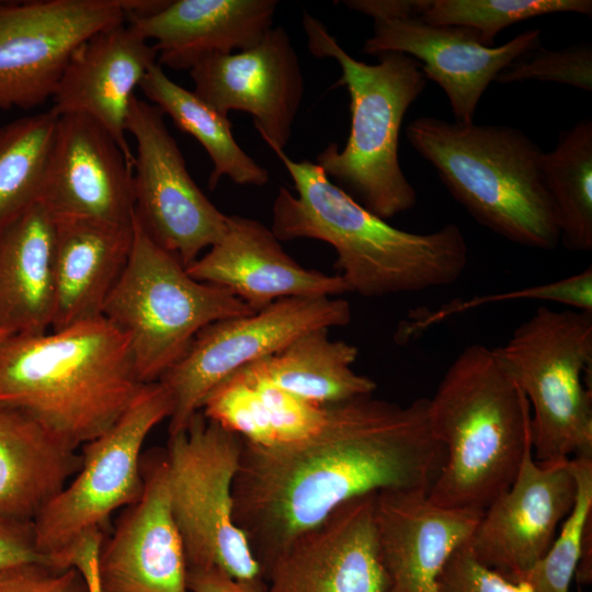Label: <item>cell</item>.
<instances>
[{"label":"cell","mask_w":592,"mask_h":592,"mask_svg":"<svg viewBox=\"0 0 592 592\" xmlns=\"http://www.w3.org/2000/svg\"><path fill=\"white\" fill-rule=\"evenodd\" d=\"M242 441L234 517L262 576L295 538L351 500L391 490L429 493L445 462L429 398L401 406L358 397L328 406L323 428L305 441Z\"/></svg>","instance_id":"obj_1"},{"label":"cell","mask_w":592,"mask_h":592,"mask_svg":"<svg viewBox=\"0 0 592 592\" xmlns=\"http://www.w3.org/2000/svg\"><path fill=\"white\" fill-rule=\"evenodd\" d=\"M271 149L296 191L280 187L273 234L280 241L308 238L330 244L349 292L369 298L420 292L451 285L465 272L469 252L457 225L426 234L396 228L331 182L317 163Z\"/></svg>","instance_id":"obj_2"},{"label":"cell","mask_w":592,"mask_h":592,"mask_svg":"<svg viewBox=\"0 0 592 592\" xmlns=\"http://www.w3.org/2000/svg\"><path fill=\"white\" fill-rule=\"evenodd\" d=\"M143 385L127 335L103 316L0 342V405L75 449L109 430Z\"/></svg>","instance_id":"obj_3"},{"label":"cell","mask_w":592,"mask_h":592,"mask_svg":"<svg viewBox=\"0 0 592 592\" xmlns=\"http://www.w3.org/2000/svg\"><path fill=\"white\" fill-rule=\"evenodd\" d=\"M445 462L428 498L482 513L515 479L531 441L530 403L496 349L466 346L429 399Z\"/></svg>","instance_id":"obj_4"},{"label":"cell","mask_w":592,"mask_h":592,"mask_svg":"<svg viewBox=\"0 0 592 592\" xmlns=\"http://www.w3.org/2000/svg\"><path fill=\"white\" fill-rule=\"evenodd\" d=\"M406 136L480 225L524 247L559 244V223L540 169L543 151L522 130L421 116Z\"/></svg>","instance_id":"obj_5"},{"label":"cell","mask_w":592,"mask_h":592,"mask_svg":"<svg viewBox=\"0 0 592 592\" xmlns=\"http://www.w3.org/2000/svg\"><path fill=\"white\" fill-rule=\"evenodd\" d=\"M309 52L332 58L341 69L338 86L350 95L351 129L345 146L330 143L317 164L366 209L389 219L414 207L417 193L399 163V132L409 106L425 88L421 65L396 52L369 65L349 55L325 24L304 11Z\"/></svg>","instance_id":"obj_6"},{"label":"cell","mask_w":592,"mask_h":592,"mask_svg":"<svg viewBox=\"0 0 592 592\" xmlns=\"http://www.w3.org/2000/svg\"><path fill=\"white\" fill-rule=\"evenodd\" d=\"M494 349L530 403L534 458L592 456V312L540 306Z\"/></svg>","instance_id":"obj_7"},{"label":"cell","mask_w":592,"mask_h":592,"mask_svg":"<svg viewBox=\"0 0 592 592\" xmlns=\"http://www.w3.org/2000/svg\"><path fill=\"white\" fill-rule=\"evenodd\" d=\"M133 244L102 316L125 333L138 379L155 383L218 320L249 315L230 291L196 281L133 217Z\"/></svg>","instance_id":"obj_8"},{"label":"cell","mask_w":592,"mask_h":592,"mask_svg":"<svg viewBox=\"0 0 592 592\" xmlns=\"http://www.w3.org/2000/svg\"><path fill=\"white\" fill-rule=\"evenodd\" d=\"M242 437L198 411L169 435L168 489L187 567H216L243 580L263 579L234 517L232 486Z\"/></svg>","instance_id":"obj_9"},{"label":"cell","mask_w":592,"mask_h":592,"mask_svg":"<svg viewBox=\"0 0 592 592\" xmlns=\"http://www.w3.org/2000/svg\"><path fill=\"white\" fill-rule=\"evenodd\" d=\"M173 401L159 382L143 385L119 419L81 446V467L33 520L38 551L55 562L83 534L104 531L112 514L141 496L143 445L170 418Z\"/></svg>","instance_id":"obj_10"},{"label":"cell","mask_w":592,"mask_h":592,"mask_svg":"<svg viewBox=\"0 0 592 592\" xmlns=\"http://www.w3.org/2000/svg\"><path fill=\"white\" fill-rule=\"evenodd\" d=\"M351 316L342 298L292 297L206 326L158 380L173 401L169 435L185 430L208 394L238 369L280 352L310 330L345 326Z\"/></svg>","instance_id":"obj_11"},{"label":"cell","mask_w":592,"mask_h":592,"mask_svg":"<svg viewBox=\"0 0 592 592\" xmlns=\"http://www.w3.org/2000/svg\"><path fill=\"white\" fill-rule=\"evenodd\" d=\"M143 0H0V110L52 99L75 50Z\"/></svg>","instance_id":"obj_12"},{"label":"cell","mask_w":592,"mask_h":592,"mask_svg":"<svg viewBox=\"0 0 592 592\" xmlns=\"http://www.w3.org/2000/svg\"><path fill=\"white\" fill-rule=\"evenodd\" d=\"M126 133L136 143L135 218L156 244L187 267L223 239L228 215L194 182L159 107L135 96Z\"/></svg>","instance_id":"obj_13"},{"label":"cell","mask_w":592,"mask_h":592,"mask_svg":"<svg viewBox=\"0 0 592 592\" xmlns=\"http://www.w3.org/2000/svg\"><path fill=\"white\" fill-rule=\"evenodd\" d=\"M569 462L543 464L526 449L515 479L466 542L477 561L512 581L545 555L576 501Z\"/></svg>","instance_id":"obj_14"},{"label":"cell","mask_w":592,"mask_h":592,"mask_svg":"<svg viewBox=\"0 0 592 592\" xmlns=\"http://www.w3.org/2000/svg\"><path fill=\"white\" fill-rule=\"evenodd\" d=\"M144 489L123 509L96 559L100 592H189L187 563L168 489L164 448L143 454Z\"/></svg>","instance_id":"obj_15"},{"label":"cell","mask_w":592,"mask_h":592,"mask_svg":"<svg viewBox=\"0 0 592 592\" xmlns=\"http://www.w3.org/2000/svg\"><path fill=\"white\" fill-rule=\"evenodd\" d=\"M194 92L218 113H249L270 148L284 150L304 96L298 55L282 26L253 47L210 55L190 69Z\"/></svg>","instance_id":"obj_16"},{"label":"cell","mask_w":592,"mask_h":592,"mask_svg":"<svg viewBox=\"0 0 592 592\" xmlns=\"http://www.w3.org/2000/svg\"><path fill=\"white\" fill-rule=\"evenodd\" d=\"M540 30H527L498 47L485 46L469 27L433 25L420 18L374 21L362 52L379 56L396 52L421 65L426 79L448 98L455 122L474 123L477 105L491 81L509 64L540 44Z\"/></svg>","instance_id":"obj_17"},{"label":"cell","mask_w":592,"mask_h":592,"mask_svg":"<svg viewBox=\"0 0 592 592\" xmlns=\"http://www.w3.org/2000/svg\"><path fill=\"white\" fill-rule=\"evenodd\" d=\"M376 496L346 502L295 538L265 571L266 592H387Z\"/></svg>","instance_id":"obj_18"},{"label":"cell","mask_w":592,"mask_h":592,"mask_svg":"<svg viewBox=\"0 0 592 592\" xmlns=\"http://www.w3.org/2000/svg\"><path fill=\"white\" fill-rule=\"evenodd\" d=\"M133 170L118 144L96 121L83 114L59 115L39 202L54 218L129 225Z\"/></svg>","instance_id":"obj_19"},{"label":"cell","mask_w":592,"mask_h":592,"mask_svg":"<svg viewBox=\"0 0 592 592\" xmlns=\"http://www.w3.org/2000/svg\"><path fill=\"white\" fill-rule=\"evenodd\" d=\"M186 271L196 281L230 291L252 312L284 298L349 292L339 274L304 267L285 252L271 228L239 215H228L223 239Z\"/></svg>","instance_id":"obj_20"},{"label":"cell","mask_w":592,"mask_h":592,"mask_svg":"<svg viewBox=\"0 0 592 592\" xmlns=\"http://www.w3.org/2000/svg\"><path fill=\"white\" fill-rule=\"evenodd\" d=\"M153 45L126 21L84 41L70 57L52 98L58 116L83 114L102 125L134 168L126 139V119L149 68L157 62Z\"/></svg>","instance_id":"obj_21"},{"label":"cell","mask_w":592,"mask_h":592,"mask_svg":"<svg viewBox=\"0 0 592 592\" xmlns=\"http://www.w3.org/2000/svg\"><path fill=\"white\" fill-rule=\"evenodd\" d=\"M482 513L431 502L422 491L376 496V522L387 592H439L451 556L473 534Z\"/></svg>","instance_id":"obj_22"},{"label":"cell","mask_w":592,"mask_h":592,"mask_svg":"<svg viewBox=\"0 0 592 592\" xmlns=\"http://www.w3.org/2000/svg\"><path fill=\"white\" fill-rule=\"evenodd\" d=\"M276 0H168L160 10L128 15L126 22L153 39L157 62L191 69L214 54L242 52L273 27Z\"/></svg>","instance_id":"obj_23"},{"label":"cell","mask_w":592,"mask_h":592,"mask_svg":"<svg viewBox=\"0 0 592 592\" xmlns=\"http://www.w3.org/2000/svg\"><path fill=\"white\" fill-rule=\"evenodd\" d=\"M133 235V223L54 218L55 304L50 330L102 316L127 264Z\"/></svg>","instance_id":"obj_24"},{"label":"cell","mask_w":592,"mask_h":592,"mask_svg":"<svg viewBox=\"0 0 592 592\" xmlns=\"http://www.w3.org/2000/svg\"><path fill=\"white\" fill-rule=\"evenodd\" d=\"M54 304V218L38 202L0 227V331H49Z\"/></svg>","instance_id":"obj_25"},{"label":"cell","mask_w":592,"mask_h":592,"mask_svg":"<svg viewBox=\"0 0 592 592\" xmlns=\"http://www.w3.org/2000/svg\"><path fill=\"white\" fill-rule=\"evenodd\" d=\"M26 413L0 405V513L33 521L81 467V454Z\"/></svg>","instance_id":"obj_26"},{"label":"cell","mask_w":592,"mask_h":592,"mask_svg":"<svg viewBox=\"0 0 592 592\" xmlns=\"http://www.w3.org/2000/svg\"><path fill=\"white\" fill-rule=\"evenodd\" d=\"M328 330H310L249 366L287 392L321 407L373 395L376 383L352 368L357 348L329 339Z\"/></svg>","instance_id":"obj_27"},{"label":"cell","mask_w":592,"mask_h":592,"mask_svg":"<svg viewBox=\"0 0 592 592\" xmlns=\"http://www.w3.org/2000/svg\"><path fill=\"white\" fill-rule=\"evenodd\" d=\"M148 102L168 115L175 126L193 136L213 162L208 186L214 190L223 177L239 185L262 186L269 182L267 169L252 159L236 141L228 116L218 113L173 80L156 62L139 84Z\"/></svg>","instance_id":"obj_28"},{"label":"cell","mask_w":592,"mask_h":592,"mask_svg":"<svg viewBox=\"0 0 592 592\" xmlns=\"http://www.w3.org/2000/svg\"><path fill=\"white\" fill-rule=\"evenodd\" d=\"M543 179L570 251L592 250V121L585 117L560 133L556 147L543 152Z\"/></svg>","instance_id":"obj_29"},{"label":"cell","mask_w":592,"mask_h":592,"mask_svg":"<svg viewBox=\"0 0 592 592\" xmlns=\"http://www.w3.org/2000/svg\"><path fill=\"white\" fill-rule=\"evenodd\" d=\"M57 122L50 109L0 127V227L41 201Z\"/></svg>","instance_id":"obj_30"},{"label":"cell","mask_w":592,"mask_h":592,"mask_svg":"<svg viewBox=\"0 0 592 592\" xmlns=\"http://www.w3.org/2000/svg\"><path fill=\"white\" fill-rule=\"evenodd\" d=\"M569 463L577 483L572 510L545 555L512 580L526 583L532 592H569L574 577L583 584L592 579V456L576 457Z\"/></svg>","instance_id":"obj_31"},{"label":"cell","mask_w":592,"mask_h":592,"mask_svg":"<svg viewBox=\"0 0 592 592\" xmlns=\"http://www.w3.org/2000/svg\"><path fill=\"white\" fill-rule=\"evenodd\" d=\"M562 12L592 15L591 0H431L421 20L433 25L475 30L485 46L506 26L523 20Z\"/></svg>","instance_id":"obj_32"},{"label":"cell","mask_w":592,"mask_h":592,"mask_svg":"<svg viewBox=\"0 0 592 592\" xmlns=\"http://www.w3.org/2000/svg\"><path fill=\"white\" fill-rule=\"evenodd\" d=\"M519 299L559 303L570 306L576 310L592 312V267L589 265V267L577 274L542 285L528 286L491 296L474 297L464 301L457 300L423 317L418 315L411 316L409 320L402 322L398 328L396 340L403 343L433 323L470 308L494 301Z\"/></svg>","instance_id":"obj_33"},{"label":"cell","mask_w":592,"mask_h":592,"mask_svg":"<svg viewBox=\"0 0 592 592\" xmlns=\"http://www.w3.org/2000/svg\"><path fill=\"white\" fill-rule=\"evenodd\" d=\"M201 411L247 442L261 446L276 444L261 397L242 369L216 386L205 398Z\"/></svg>","instance_id":"obj_34"},{"label":"cell","mask_w":592,"mask_h":592,"mask_svg":"<svg viewBox=\"0 0 592 592\" xmlns=\"http://www.w3.org/2000/svg\"><path fill=\"white\" fill-rule=\"evenodd\" d=\"M538 80L592 91V47L588 43L558 50L540 44L526 50L501 70L494 81L506 84Z\"/></svg>","instance_id":"obj_35"},{"label":"cell","mask_w":592,"mask_h":592,"mask_svg":"<svg viewBox=\"0 0 592 592\" xmlns=\"http://www.w3.org/2000/svg\"><path fill=\"white\" fill-rule=\"evenodd\" d=\"M240 369L249 376L261 397L276 439L275 445L305 441L323 428L328 406H317L287 392L249 365Z\"/></svg>","instance_id":"obj_36"},{"label":"cell","mask_w":592,"mask_h":592,"mask_svg":"<svg viewBox=\"0 0 592 592\" xmlns=\"http://www.w3.org/2000/svg\"><path fill=\"white\" fill-rule=\"evenodd\" d=\"M439 592H532L524 582H512L483 566L466 543L448 559L439 578Z\"/></svg>","instance_id":"obj_37"},{"label":"cell","mask_w":592,"mask_h":592,"mask_svg":"<svg viewBox=\"0 0 592 592\" xmlns=\"http://www.w3.org/2000/svg\"><path fill=\"white\" fill-rule=\"evenodd\" d=\"M0 592H89V587L75 567L57 570L48 563L31 562L1 572Z\"/></svg>","instance_id":"obj_38"},{"label":"cell","mask_w":592,"mask_h":592,"mask_svg":"<svg viewBox=\"0 0 592 592\" xmlns=\"http://www.w3.org/2000/svg\"><path fill=\"white\" fill-rule=\"evenodd\" d=\"M52 560L36 547L33 521L20 520L0 513V573L23 563Z\"/></svg>","instance_id":"obj_39"},{"label":"cell","mask_w":592,"mask_h":592,"mask_svg":"<svg viewBox=\"0 0 592 592\" xmlns=\"http://www.w3.org/2000/svg\"><path fill=\"white\" fill-rule=\"evenodd\" d=\"M189 592H266L263 579L243 580L216 567H187Z\"/></svg>","instance_id":"obj_40"},{"label":"cell","mask_w":592,"mask_h":592,"mask_svg":"<svg viewBox=\"0 0 592 592\" xmlns=\"http://www.w3.org/2000/svg\"><path fill=\"white\" fill-rule=\"evenodd\" d=\"M343 3L374 21L420 18L431 0H346Z\"/></svg>","instance_id":"obj_41"},{"label":"cell","mask_w":592,"mask_h":592,"mask_svg":"<svg viewBox=\"0 0 592 592\" xmlns=\"http://www.w3.org/2000/svg\"><path fill=\"white\" fill-rule=\"evenodd\" d=\"M104 533L90 531L79 537L66 551L67 567L77 568L84 577L89 592H100L96 574V559Z\"/></svg>","instance_id":"obj_42"},{"label":"cell","mask_w":592,"mask_h":592,"mask_svg":"<svg viewBox=\"0 0 592 592\" xmlns=\"http://www.w3.org/2000/svg\"><path fill=\"white\" fill-rule=\"evenodd\" d=\"M9 335H11V334L0 331V342H2Z\"/></svg>","instance_id":"obj_43"},{"label":"cell","mask_w":592,"mask_h":592,"mask_svg":"<svg viewBox=\"0 0 592 592\" xmlns=\"http://www.w3.org/2000/svg\"><path fill=\"white\" fill-rule=\"evenodd\" d=\"M578 592H582L580 589H578Z\"/></svg>","instance_id":"obj_44"}]
</instances>
